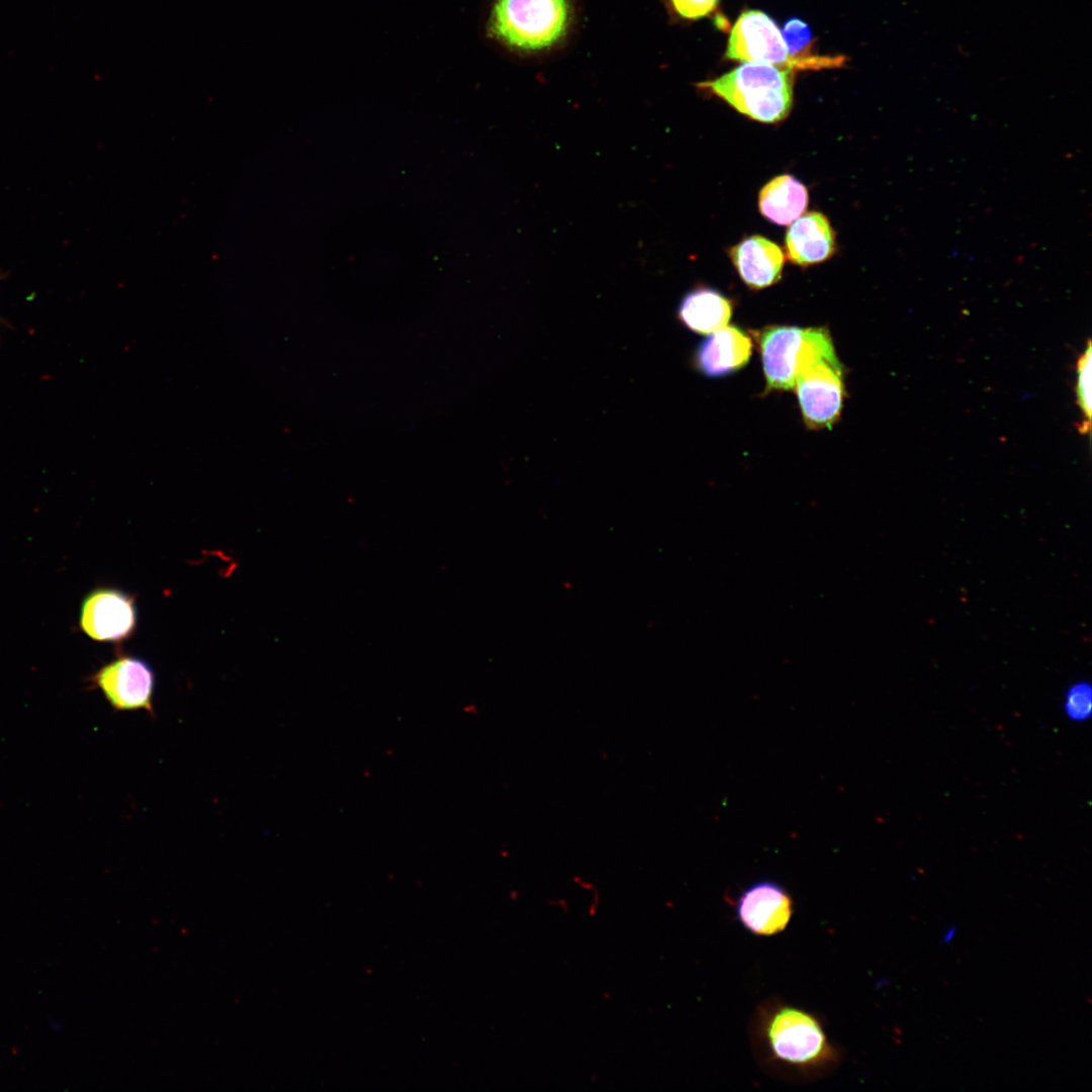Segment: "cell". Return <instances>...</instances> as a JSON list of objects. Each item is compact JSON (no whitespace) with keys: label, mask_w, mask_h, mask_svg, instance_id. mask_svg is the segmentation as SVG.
<instances>
[{"label":"cell","mask_w":1092,"mask_h":1092,"mask_svg":"<svg viewBox=\"0 0 1092 1092\" xmlns=\"http://www.w3.org/2000/svg\"><path fill=\"white\" fill-rule=\"evenodd\" d=\"M742 281L753 289L777 283L782 277L785 256L772 241L754 235L743 239L729 252Z\"/></svg>","instance_id":"30bf717a"},{"label":"cell","mask_w":1092,"mask_h":1092,"mask_svg":"<svg viewBox=\"0 0 1092 1092\" xmlns=\"http://www.w3.org/2000/svg\"><path fill=\"white\" fill-rule=\"evenodd\" d=\"M1091 342H1087L1084 352L1080 355L1077 364L1076 404L1082 414V421L1077 424L1078 431L1086 435L1090 431L1092 412V364Z\"/></svg>","instance_id":"9a60e30c"},{"label":"cell","mask_w":1092,"mask_h":1092,"mask_svg":"<svg viewBox=\"0 0 1092 1092\" xmlns=\"http://www.w3.org/2000/svg\"><path fill=\"white\" fill-rule=\"evenodd\" d=\"M805 330L799 327L774 326L761 332L759 345L768 388L794 389Z\"/></svg>","instance_id":"9c48e42d"},{"label":"cell","mask_w":1092,"mask_h":1092,"mask_svg":"<svg viewBox=\"0 0 1092 1092\" xmlns=\"http://www.w3.org/2000/svg\"><path fill=\"white\" fill-rule=\"evenodd\" d=\"M808 205V190L791 175H780L768 181L760 190L758 207L760 213L780 225H787L803 214Z\"/></svg>","instance_id":"5bb4252c"},{"label":"cell","mask_w":1092,"mask_h":1092,"mask_svg":"<svg viewBox=\"0 0 1092 1092\" xmlns=\"http://www.w3.org/2000/svg\"><path fill=\"white\" fill-rule=\"evenodd\" d=\"M786 252L791 262L809 266L829 259L835 252V234L825 215L807 212L793 221L786 234Z\"/></svg>","instance_id":"7c38bea8"},{"label":"cell","mask_w":1092,"mask_h":1092,"mask_svg":"<svg viewBox=\"0 0 1092 1092\" xmlns=\"http://www.w3.org/2000/svg\"><path fill=\"white\" fill-rule=\"evenodd\" d=\"M90 681L102 692L114 711L144 710L155 715L153 698L156 677L146 660L120 655L92 674Z\"/></svg>","instance_id":"5b68a950"},{"label":"cell","mask_w":1092,"mask_h":1092,"mask_svg":"<svg viewBox=\"0 0 1092 1092\" xmlns=\"http://www.w3.org/2000/svg\"><path fill=\"white\" fill-rule=\"evenodd\" d=\"M678 15L687 19H699L711 14L719 0H670Z\"/></svg>","instance_id":"e0dca14e"},{"label":"cell","mask_w":1092,"mask_h":1092,"mask_svg":"<svg viewBox=\"0 0 1092 1092\" xmlns=\"http://www.w3.org/2000/svg\"><path fill=\"white\" fill-rule=\"evenodd\" d=\"M750 338L734 326L709 335L698 347L695 364L709 377L728 375L742 368L751 356Z\"/></svg>","instance_id":"8fae6325"},{"label":"cell","mask_w":1092,"mask_h":1092,"mask_svg":"<svg viewBox=\"0 0 1092 1092\" xmlns=\"http://www.w3.org/2000/svg\"><path fill=\"white\" fill-rule=\"evenodd\" d=\"M1063 709L1071 721L1083 722L1089 719L1092 711L1091 686L1085 680L1071 685L1066 691Z\"/></svg>","instance_id":"2e32d148"},{"label":"cell","mask_w":1092,"mask_h":1092,"mask_svg":"<svg viewBox=\"0 0 1092 1092\" xmlns=\"http://www.w3.org/2000/svg\"><path fill=\"white\" fill-rule=\"evenodd\" d=\"M734 909L737 921L746 931L756 936H771L787 928L794 904L781 884L759 880L740 893Z\"/></svg>","instance_id":"ba28073f"},{"label":"cell","mask_w":1092,"mask_h":1092,"mask_svg":"<svg viewBox=\"0 0 1092 1092\" xmlns=\"http://www.w3.org/2000/svg\"><path fill=\"white\" fill-rule=\"evenodd\" d=\"M842 374L829 333L821 328L806 329L794 389L809 428H831L838 420L844 392Z\"/></svg>","instance_id":"7a4b0ae2"},{"label":"cell","mask_w":1092,"mask_h":1092,"mask_svg":"<svg viewBox=\"0 0 1092 1092\" xmlns=\"http://www.w3.org/2000/svg\"><path fill=\"white\" fill-rule=\"evenodd\" d=\"M698 86L709 89L739 113L775 123L785 119L793 105L794 71L760 63H744Z\"/></svg>","instance_id":"3957f363"},{"label":"cell","mask_w":1092,"mask_h":1092,"mask_svg":"<svg viewBox=\"0 0 1092 1092\" xmlns=\"http://www.w3.org/2000/svg\"><path fill=\"white\" fill-rule=\"evenodd\" d=\"M570 21L568 0H495L490 31L507 47L533 53L562 40Z\"/></svg>","instance_id":"277c9868"},{"label":"cell","mask_w":1092,"mask_h":1092,"mask_svg":"<svg viewBox=\"0 0 1092 1092\" xmlns=\"http://www.w3.org/2000/svg\"><path fill=\"white\" fill-rule=\"evenodd\" d=\"M751 1029L761 1064L778 1074L815 1079L831 1072L840 1060L822 1021L797 1006L763 1003L755 1012Z\"/></svg>","instance_id":"6da1fadb"},{"label":"cell","mask_w":1092,"mask_h":1092,"mask_svg":"<svg viewBox=\"0 0 1092 1092\" xmlns=\"http://www.w3.org/2000/svg\"><path fill=\"white\" fill-rule=\"evenodd\" d=\"M957 928L956 924L948 926L941 934L940 943H948L956 935Z\"/></svg>","instance_id":"ac0fdd59"},{"label":"cell","mask_w":1092,"mask_h":1092,"mask_svg":"<svg viewBox=\"0 0 1092 1092\" xmlns=\"http://www.w3.org/2000/svg\"><path fill=\"white\" fill-rule=\"evenodd\" d=\"M136 624L135 600L123 590L96 588L82 603L80 626L93 640L121 642L131 637Z\"/></svg>","instance_id":"52a82bcc"},{"label":"cell","mask_w":1092,"mask_h":1092,"mask_svg":"<svg viewBox=\"0 0 1092 1092\" xmlns=\"http://www.w3.org/2000/svg\"><path fill=\"white\" fill-rule=\"evenodd\" d=\"M726 58L794 70L787 44L774 19L759 10L742 12L728 39Z\"/></svg>","instance_id":"8992f818"},{"label":"cell","mask_w":1092,"mask_h":1092,"mask_svg":"<svg viewBox=\"0 0 1092 1092\" xmlns=\"http://www.w3.org/2000/svg\"><path fill=\"white\" fill-rule=\"evenodd\" d=\"M731 314L730 300L719 291L706 287L687 293L677 310L680 323L702 335H710L726 327Z\"/></svg>","instance_id":"4fadbf2b"}]
</instances>
